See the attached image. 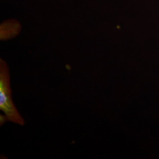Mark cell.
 Here are the masks:
<instances>
[{"label":"cell","mask_w":159,"mask_h":159,"mask_svg":"<svg viewBox=\"0 0 159 159\" xmlns=\"http://www.w3.org/2000/svg\"><path fill=\"white\" fill-rule=\"evenodd\" d=\"M10 71L7 63L0 59V110L8 121L20 125H25V121L18 112L11 98Z\"/></svg>","instance_id":"1"}]
</instances>
